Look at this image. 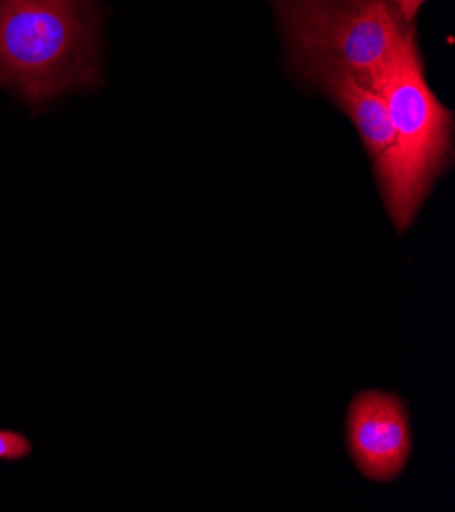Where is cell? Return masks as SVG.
Here are the masks:
<instances>
[{"label": "cell", "mask_w": 455, "mask_h": 512, "mask_svg": "<svg viewBox=\"0 0 455 512\" xmlns=\"http://www.w3.org/2000/svg\"><path fill=\"white\" fill-rule=\"evenodd\" d=\"M98 0H0V86L39 111L103 84Z\"/></svg>", "instance_id": "1"}, {"label": "cell", "mask_w": 455, "mask_h": 512, "mask_svg": "<svg viewBox=\"0 0 455 512\" xmlns=\"http://www.w3.org/2000/svg\"><path fill=\"white\" fill-rule=\"evenodd\" d=\"M392 127L386 160L374 170L396 231H407L453 158V115L431 90L415 27L374 82Z\"/></svg>", "instance_id": "2"}, {"label": "cell", "mask_w": 455, "mask_h": 512, "mask_svg": "<svg viewBox=\"0 0 455 512\" xmlns=\"http://www.w3.org/2000/svg\"><path fill=\"white\" fill-rule=\"evenodd\" d=\"M288 56H325L372 84L413 25L390 0H270Z\"/></svg>", "instance_id": "3"}, {"label": "cell", "mask_w": 455, "mask_h": 512, "mask_svg": "<svg viewBox=\"0 0 455 512\" xmlns=\"http://www.w3.org/2000/svg\"><path fill=\"white\" fill-rule=\"evenodd\" d=\"M345 441L353 464L364 478L372 482L398 478L413 453L407 404L392 392H360L349 404Z\"/></svg>", "instance_id": "4"}, {"label": "cell", "mask_w": 455, "mask_h": 512, "mask_svg": "<svg viewBox=\"0 0 455 512\" xmlns=\"http://www.w3.org/2000/svg\"><path fill=\"white\" fill-rule=\"evenodd\" d=\"M288 60L302 82L327 96L353 123L376 170L392 145V127L382 94L331 58L294 54Z\"/></svg>", "instance_id": "5"}, {"label": "cell", "mask_w": 455, "mask_h": 512, "mask_svg": "<svg viewBox=\"0 0 455 512\" xmlns=\"http://www.w3.org/2000/svg\"><path fill=\"white\" fill-rule=\"evenodd\" d=\"M31 441L13 429H0V462H19L31 455Z\"/></svg>", "instance_id": "6"}, {"label": "cell", "mask_w": 455, "mask_h": 512, "mask_svg": "<svg viewBox=\"0 0 455 512\" xmlns=\"http://www.w3.org/2000/svg\"><path fill=\"white\" fill-rule=\"evenodd\" d=\"M427 3V0H390V5L396 9V13L400 15V19L407 23V25H413L421 7Z\"/></svg>", "instance_id": "7"}]
</instances>
